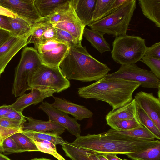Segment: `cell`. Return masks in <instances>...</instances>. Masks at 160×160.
<instances>
[{"label": "cell", "mask_w": 160, "mask_h": 160, "mask_svg": "<svg viewBox=\"0 0 160 160\" xmlns=\"http://www.w3.org/2000/svg\"><path fill=\"white\" fill-rule=\"evenodd\" d=\"M74 146L96 154L113 153L126 154L143 151L160 144L159 140L137 138L106 132L80 136L72 143Z\"/></svg>", "instance_id": "1"}, {"label": "cell", "mask_w": 160, "mask_h": 160, "mask_svg": "<svg viewBox=\"0 0 160 160\" xmlns=\"http://www.w3.org/2000/svg\"><path fill=\"white\" fill-rule=\"evenodd\" d=\"M59 67L68 79L82 82L97 81L111 70L106 64L91 55L82 44L69 46Z\"/></svg>", "instance_id": "2"}, {"label": "cell", "mask_w": 160, "mask_h": 160, "mask_svg": "<svg viewBox=\"0 0 160 160\" xmlns=\"http://www.w3.org/2000/svg\"><path fill=\"white\" fill-rule=\"evenodd\" d=\"M140 86L137 82L105 76L91 84L79 88L78 93L82 98L106 102L114 110L131 102L133 93Z\"/></svg>", "instance_id": "3"}, {"label": "cell", "mask_w": 160, "mask_h": 160, "mask_svg": "<svg viewBox=\"0 0 160 160\" xmlns=\"http://www.w3.org/2000/svg\"><path fill=\"white\" fill-rule=\"evenodd\" d=\"M136 1L130 0L114 12L89 25L91 29L115 37L127 34L136 9Z\"/></svg>", "instance_id": "4"}, {"label": "cell", "mask_w": 160, "mask_h": 160, "mask_svg": "<svg viewBox=\"0 0 160 160\" xmlns=\"http://www.w3.org/2000/svg\"><path fill=\"white\" fill-rule=\"evenodd\" d=\"M115 38L111 52L114 61L126 65L135 64L141 60L146 47L144 39L134 35Z\"/></svg>", "instance_id": "5"}, {"label": "cell", "mask_w": 160, "mask_h": 160, "mask_svg": "<svg viewBox=\"0 0 160 160\" xmlns=\"http://www.w3.org/2000/svg\"><path fill=\"white\" fill-rule=\"evenodd\" d=\"M28 84L30 90L37 89L53 90L58 93L70 86V82L60 67H51L44 64L29 75Z\"/></svg>", "instance_id": "6"}, {"label": "cell", "mask_w": 160, "mask_h": 160, "mask_svg": "<svg viewBox=\"0 0 160 160\" xmlns=\"http://www.w3.org/2000/svg\"><path fill=\"white\" fill-rule=\"evenodd\" d=\"M106 77L137 82L146 88L158 89L160 87V79L151 71L142 69L135 64L121 65L118 70L108 74Z\"/></svg>", "instance_id": "7"}, {"label": "cell", "mask_w": 160, "mask_h": 160, "mask_svg": "<svg viewBox=\"0 0 160 160\" xmlns=\"http://www.w3.org/2000/svg\"><path fill=\"white\" fill-rule=\"evenodd\" d=\"M69 46L57 41H43L34 45L43 64L53 68L59 67Z\"/></svg>", "instance_id": "8"}, {"label": "cell", "mask_w": 160, "mask_h": 160, "mask_svg": "<svg viewBox=\"0 0 160 160\" xmlns=\"http://www.w3.org/2000/svg\"><path fill=\"white\" fill-rule=\"evenodd\" d=\"M34 1L0 0V5L26 20L32 26L43 19L35 6Z\"/></svg>", "instance_id": "9"}, {"label": "cell", "mask_w": 160, "mask_h": 160, "mask_svg": "<svg viewBox=\"0 0 160 160\" xmlns=\"http://www.w3.org/2000/svg\"><path fill=\"white\" fill-rule=\"evenodd\" d=\"M39 108L48 116L49 120L61 125L76 137L81 135L80 125L75 118L70 117L68 114L56 108L47 102H42Z\"/></svg>", "instance_id": "10"}, {"label": "cell", "mask_w": 160, "mask_h": 160, "mask_svg": "<svg viewBox=\"0 0 160 160\" xmlns=\"http://www.w3.org/2000/svg\"><path fill=\"white\" fill-rule=\"evenodd\" d=\"M31 31L24 36L18 37L11 35L0 47V73L3 72L7 65L13 57L28 44Z\"/></svg>", "instance_id": "11"}, {"label": "cell", "mask_w": 160, "mask_h": 160, "mask_svg": "<svg viewBox=\"0 0 160 160\" xmlns=\"http://www.w3.org/2000/svg\"><path fill=\"white\" fill-rule=\"evenodd\" d=\"M134 99L160 130V98H156L152 93L140 91L136 93Z\"/></svg>", "instance_id": "12"}, {"label": "cell", "mask_w": 160, "mask_h": 160, "mask_svg": "<svg viewBox=\"0 0 160 160\" xmlns=\"http://www.w3.org/2000/svg\"><path fill=\"white\" fill-rule=\"evenodd\" d=\"M55 92L53 90L32 89L29 93L19 97L10 106L13 109L22 112L26 107L42 102L45 98L52 96Z\"/></svg>", "instance_id": "13"}, {"label": "cell", "mask_w": 160, "mask_h": 160, "mask_svg": "<svg viewBox=\"0 0 160 160\" xmlns=\"http://www.w3.org/2000/svg\"><path fill=\"white\" fill-rule=\"evenodd\" d=\"M72 0H34L35 6L42 18L69 9Z\"/></svg>", "instance_id": "14"}, {"label": "cell", "mask_w": 160, "mask_h": 160, "mask_svg": "<svg viewBox=\"0 0 160 160\" xmlns=\"http://www.w3.org/2000/svg\"><path fill=\"white\" fill-rule=\"evenodd\" d=\"M52 105L56 108L74 116L76 120H81L92 117L93 113L84 106L78 105L64 99L53 97Z\"/></svg>", "instance_id": "15"}, {"label": "cell", "mask_w": 160, "mask_h": 160, "mask_svg": "<svg viewBox=\"0 0 160 160\" xmlns=\"http://www.w3.org/2000/svg\"><path fill=\"white\" fill-rule=\"evenodd\" d=\"M28 122L23 124L22 130H28L36 132L52 133L60 135L65 128L58 123L49 120L43 121L34 119L31 117H26Z\"/></svg>", "instance_id": "16"}, {"label": "cell", "mask_w": 160, "mask_h": 160, "mask_svg": "<svg viewBox=\"0 0 160 160\" xmlns=\"http://www.w3.org/2000/svg\"><path fill=\"white\" fill-rule=\"evenodd\" d=\"M96 0H72L75 13L81 23L88 26L93 22Z\"/></svg>", "instance_id": "17"}, {"label": "cell", "mask_w": 160, "mask_h": 160, "mask_svg": "<svg viewBox=\"0 0 160 160\" xmlns=\"http://www.w3.org/2000/svg\"><path fill=\"white\" fill-rule=\"evenodd\" d=\"M105 119L107 123L129 119H135L139 122L137 114L136 100L133 99L123 106L112 110L106 115Z\"/></svg>", "instance_id": "18"}, {"label": "cell", "mask_w": 160, "mask_h": 160, "mask_svg": "<svg viewBox=\"0 0 160 160\" xmlns=\"http://www.w3.org/2000/svg\"><path fill=\"white\" fill-rule=\"evenodd\" d=\"M144 16L160 28V0H139Z\"/></svg>", "instance_id": "19"}, {"label": "cell", "mask_w": 160, "mask_h": 160, "mask_svg": "<svg viewBox=\"0 0 160 160\" xmlns=\"http://www.w3.org/2000/svg\"><path fill=\"white\" fill-rule=\"evenodd\" d=\"M104 34L98 31L85 28L83 36L91 45L100 53L111 51L109 44L104 38Z\"/></svg>", "instance_id": "20"}, {"label": "cell", "mask_w": 160, "mask_h": 160, "mask_svg": "<svg viewBox=\"0 0 160 160\" xmlns=\"http://www.w3.org/2000/svg\"><path fill=\"white\" fill-rule=\"evenodd\" d=\"M10 27L11 35L20 37L29 33L32 26L26 20L17 16L14 18L8 17Z\"/></svg>", "instance_id": "21"}, {"label": "cell", "mask_w": 160, "mask_h": 160, "mask_svg": "<svg viewBox=\"0 0 160 160\" xmlns=\"http://www.w3.org/2000/svg\"><path fill=\"white\" fill-rule=\"evenodd\" d=\"M126 155L132 160H160V143L142 151Z\"/></svg>", "instance_id": "22"}, {"label": "cell", "mask_w": 160, "mask_h": 160, "mask_svg": "<svg viewBox=\"0 0 160 160\" xmlns=\"http://www.w3.org/2000/svg\"><path fill=\"white\" fill-rule=\"evenodd\" d=\"M55 28L64 30L82 41L85 26L80 22H60L52 24Z\"/></svg>", "instance_id": "23"}, {"label": "cell", "mask_w": 160, "mask_h": 160, "mask_svg": "<svg viewBox=\"0 0 160 160\" xmlns=\"http://www.w3.org/2000/svg\"><path fill=\"white\" fill-rule=\"evenodd\" d=\"M22 132L33 141L47 140L56 145L62 146L65 142L62 137L57 134L28 130H23Z\"/></svg>", "instance_id": "24"}, {"label": "cell", "mask_w": 160, "mask_h": 160, "mask_svg": "<svg viewBox=\"0 0 160 160\" xmlns=\"http://www.w3.org/2000/svg\"><path fill=\"white\" fill-rule=\"evenodd\" d=\"M52 25L45 18H43L34 25L32 27L31 35L28 40V44L33 43L35 45L40 43L44 32L48 28Z\"/></svg>", "instance_id": "25"}, {"label": "cell", "mask_w": 160, "mask_h": 160, "mask_svg": "<svg viewBox=\"0 0 160 160\" xmlns=\"http://www.w3.org/2000/svg\"><path fill=\"white\" fill-rule=\"evenodd\" d=\"M107 132L118 133L137 138L150 140H158L155 136L142 125L128 130L118 131L111 129Z\"/></svg>", "instance_id": "26"}, {"label": "cell", "mask_w": 160, "mask_h": 160, "mask_svg": "<svg viewBox=\"0 0 160 160\" xmlns=\"http://www.w3.org/2000/svg\"><path fill=\"white\" fill-rule=\"evenodd\" d=\"M137 114L140 123L160 140V130L158 129L152 119L138 105L137 103Z\"/></svg>", "instance_id": "27"}, {"label": "cell", "mask_w": 160, "mask_h": 160, "mask_svg": "<svg viewBox=\"0 0 160 160\" xmlns=\"http://www.w3.org/2000/svg\"><path fill=\"white\" fill-rule=\"evenodd\" d=\"M44 18L52 24L60 22H80L75 13L72 3L71 7L68 9Z\"/></svg>", "instance_id": "28"}, {"label": "cell", "mask_w": 160, "mask_h": 160, "mask_svg": "<svg viewBox=\"0 0 160 160\" xmlns=\"http://www.w3.org/2000/svg\"><path fill=\"white\" fill-rule=\"evenodd\" d=\"M10 137L25 152L38 151L34 142L22 132L16 133Z\"/></svg>", "instance_id": "29"}, {"label": "cell", "mask_w": 160, "mask_h": 160, "mask_svg": "<svg viewBox=\"0 0 160 160\" xmlns=\"http://www.w3.org/2000/svg\"><path fill=\"white\" fill-rule=\"evenodd\" d=\"M114 0H96L94 12L93 22L106 16Z\"/></svg>", "instance_id": "30"}, {"label": "cell", "mask_w": 160, "mask_h": 160, "mask_svg": "<svg viewBox=\"0 0 160 160\" xmlns=\"http://www.w3.org/2000/svg\"><path fill=\"white\" fill-rule=\"evenodd\" d=\"M112 129L118 131L128 130L137 128L142 124L135 119H125L107 123Z\"/></svg>", "instance_id": "31"}, {"label": "cell", "mask_w": 160, "mask_h": 160, "mask_svg": "<svg viewBox=\"0 0 160 160\" xmlns=\"http://www.w3.org/2000/svg\"><path fill=\"white\" fill-rule=\"evenodd\" d=\"M0 152L5 155L21 153L25 151L20 147L16 142L11 137L6 138L0 147Z\"/></svg>", "instance_id": "32"}, {"label": "cell", "mask_w": 160, "mask_h": 160, "mask_svg": "<svg viewBox=\"0 0 160 160\" xmlns=\"http://www.w3.org/2000/svg\"><path fill=\"white\" fill-rule=\"evenodd\" d=\"M33 141L37 146L38 151L52 155L58 160H66L57 152L56 145L54 144L53 143L49 144L36 141Z\"/></svg>", "instance_id": "33"}, {"label": "cell", "mask_w": 160, "mask_h": 160, "mask_svg": "<svg viewBox=\"0 0 160 160\" xmlns=\"http://www.w3.org/2000/svg\"><path fill=\"white\" fill-rule=\"evenodd\" d=\"M57 34V41L64 42L69 46H77L82 44L81 42L67 32L56 28Z\"/></svg>", "instance_id": "34"}, {"label": "cell", "mask_w": 160, "mask_h": 160, "mask_svg": "<svg viewBox=\"0 0 160 160\" xmlns=\"http://www.w3.org/2000/svg\"><path fill=\"white\" fill-rule=\"evenodd\" d=\"M140 61L148 66L150 71L160 79V59L143 57Z\"/></svg>", "instance_id": "35"}, {"label": "cell", "mask_w": 160, "mask_h": 160, "mask_svg": "<svg viewBox=\"0 0 160 160\" xmlns=\"http://www.w3.org/2000/svg\"><path fill=\"white\" fill-rule=\"evenodd\" d=\"M143 57L160 59V42L155 43L149 47H146Z\"/></svg>", "instance_id": "36"}, {"label": "cell", "mask_w": 160, "mask_h": 160, "mask_svg": "<svg viewBox=\"0 0 160 160\" xmlns=\"http://www.w3.org/2000/svg\"><path fill=\"white\" fill-rule=\"evenodd\" d=\"M23 124L19 121L0 118V126L4 128L22 129Z\"/></svg>", "instance_id": "37"}, {"label": "cell", "mask_w": 160, "mask_h": 160, "mask_svg": "<svg viewBox=\"0 0 160 160\" xmlns=\"http://www.w3.org/2000/svg\"><path fill=\"white\" fill-rule=\"evenodd\" d=\"M0 118L18 121L23 123L27 122L25 117L22 114V112L17 111L13 109L11 112Z\"/></svg>", "instance_id": "38"}, {"label": "cell", "mask_w": 160, "mask_h": 160, "mask_svg": "<svg viewBox=\"0 0 160 160\" xmlns=\"http://www.w3.org/2000/svg\"><path fill=\"white\" fill-rule=\"evenodd\" d=\"M22 129L7 128L0 126V147L3 141L12 135L22 131Z\"/></svg>", "instance_id": "39"}, {"label": "cell", "mask_w": 160, "mask_h": 160, "mask_svg": "<svg viewBox=\"0 0 160 160\" xmlns=\"http://www.w3.org/2000/svg\"><path fill=\"white\" fill-rule=\"evenodd\" d=\"M57 38V29L52 25L48 28L44 32L41 38V42L47 41H56Z\"/></svg>", "instance_id": "40"}, {"label": "cell", "mask_w": 160, "mask_h": 160, "mask_svg": "<svg viewBox=\"0 0 160 160\" xmlns=\"http://www.w3.org/2000/svg\"><path fill=\"white\" fill-rule=\"evenodd\" d=\"M0 28L10 32V27L8 17L0 15Z\"/></svg>", "instance_id": "41"}, {"label": "cell", "mask_w": 160, "mask_h": 160, "mask_svg": "<svg viewBox=\"0 0 160 160\" xmlns=\"http://www.w3.org/2000/svg\"><path fill=\"white\" fill-rule=\"evenodd\" d=\"M9 32L0 28V47L11 36Z\"/></svg>", "instance_id": "42"}, {"label": "cell", "mask_w": 160, "mask_h": 160, "mask_svg": "<svg viewBox=\"0 0 160 160\" xmlns=\"http://www.w3.org/2000/svg\"><path fill=\"white\" fill-rule=\"evenodd\" d=\"M0 15L11 18H14L17 16L11 11L0 5Z\"/></svg>", "instance_id": "43"}, {"label": "cell", "mask_w": 160, "mask_h": 160, "mask_svg": "<svg viewBox=\"0 0 160 160\" xmlns=\"http://www.w3.org/2000/svg\"><path fill=\"white\" fill-rule=\"evenodd\" d=\"M13 110L10 105L0 106V117L3 116Z\"/></svg>", "instance_id": "44"}, {"label": "cell", "mask_w": 160, "mask_h": 160, "mask_svg": "<svg viewBox=\"0 0 160 160\" xmlns=\"http://www.w3.org/2000/svg\"><path fill=\"white\" fill-rule=\"evenodd\" d=\"M108 160H123L118 157L116 154L113 153H105L102 154Z\"/></svg>", "instance_id": "45"}, {"label": "cell", "mask_w": 160, "mask_h": 160, "mask_svg": "<svg viewBox=\"0 0 160 160\" xmlns=\"http://www.w3.org/2000/svg\"><path fill=\"white\" fill-rule=\"evenodd\" d=\"M97 155L99 160H108L102 154H97Z\"/></svg>", "instance_id": "46"}, {"label": "cell", "mask_w": 160, "mask_h": 160, "mask_svg": "<svg viewBox=\"0 0 160 160\" xmlns=\"http://www.w3.org/2000/svg\"><path fill=\"white\" fill-rule=\"evenodd\" d=\"M0 160H11L6 156L0 152Z\"/></svg>", "instance_id": "47"}, {"label": "cell", "mask_w": 160, "mask_h": 160, "mask_svg": "<svg viewBox=\"0 0 160 160\" xmlns=\"http://www.w3.org/2000/svg\"><path fill=\"white\" fill-rule=\"evenodd\" d=\"M30 160H52L49 159H48L43 158H35L33 159H31Z\"/></svg>", "instance_id": "48"}, {"label": "cell", "mask_w": 160, "mask_h": 160, "mask_svg": "<svg viewBox=\"0 0 160 160\" xmlns=\"http://www.w3.org/2000/svg\"><path fill=\"white\" fill-rule=\"evenodd\" d=\"M123 160H128V159H123Z\"/></svg>", "instance_id": "49"}, {"label": "cell", "mask_w": 160, "mask_h": 160, "mask_svg": "<svg viewBox=\"0 0 160 160\" xmlns=\"http://www.w3.org/2000/svg\"><path fill=\"white\" fill-rule=\"evenodd\" d=\"M1 75V74L0 73V77Z\"/></svg>", "instance_id": "50"}]
</instances>
